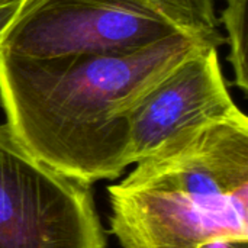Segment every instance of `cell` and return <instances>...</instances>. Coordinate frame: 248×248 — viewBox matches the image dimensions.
<instances>
[{"label": "cell", "instance_id": "obj_1", "mask_svg": "<svg viewBox=\"0 0 248 248\" xmlns=\"http://www.w3.org/2000/svg\"><path fill=\"white\" fill-rule=\"evenodd\" d=\"M224 36L180 33L147 48L52 58L0 51L6 125L44 164L92 185L132 164L129 116L137 102L202 46Z\"/></svg>", "mask_w": 248, "mask_h": 248}, {"label": "cell", "instance_id": "obj_2", "mask_svg": "<svg viewBox=\"0 0 248 248\" xmlns=\"http://www.w3.org/2000/svg\"><path fill=\"white\" fill-rule=\"evenodd\" d=\"M108 187L122 248H248V118L206 126Z\"/></svg>", "mask_w": 248, "mask_h": 248}, {"label": "cell", "instance_id": "obj_3", "mask_svg": "<svg viewBox=\"0 0 248 248\" xmlns=\"http://www.w3.org/2000/svg\"><path fill=\"white\" fill-rule=\"evenodd\" d=\"M180 33L222 36L214 0H25L0 51L29 58L126 52Z\"/></svg>", "mask_w": 248, "mask_h": 248}, {"label": "cell", "instance_id": "obj_4", "mask_svg": "<svg viewBox=\"0 0 248 248\" xmlns=\"http://www.w3.org/2000/svg\"><path fill=\"white\" fill-rule=\"evenodd\" d=\"M0 248H106L89 185L39 161L0 125Z\"/></svg>", "mask_w": 248, "mask_h": 248}, {"label": "cell", "instance_id": "obj_5", "mask_svg": "<svg viewBox=\"0 0 248 248\" xmlns=\"http://www.w3.org/2000/svg\"><path fill=\"white\" fill-rule=\"evenodd\" d=\"M243 113L230 94L218 46H202L155 83L131 110V161L135 164L167 144Z\"/></svg>", "mask_w": 248, "mask_h": 248}, {"label": "cell", "instance_id": "obj_6", "mask_svg": "<svg viewBox=\"0 0 248 248\" xmlns=\"http://www.w3.org/2000/svg\"><path fill=\"white\" fill-rule=\"evenodd\" d=\"M247 0H225L222 23L227 31L225 42L230 45V61L234 70V84L244 93L248 92L247 39H246Z\"/></svg>", "mask_w": 248, "mask_h": 248}, {"label": "cell", "instance_id": "obj_7", "mask_svg": "<svg viewBox=\"0 0 248 248\" xmlns=\"http://www.w3.org/2000/svg\"><path fill=\"white\" fill-rule=\"evenodd\" d=\"M25 0H0V48L3 39L17 17Z\"/></svg>", "mask_w": 248, "mask_h": 248}]
</instances>
